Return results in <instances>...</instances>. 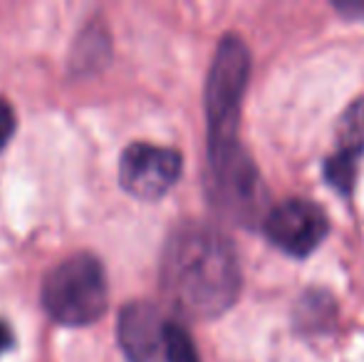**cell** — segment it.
Listing matches in <instances>:
<instances>
[{
    "label": "cell",
    "instance_id": "cell-10",
    "mask_svg": "<svg viewBox=\"0 0 364 362\" xmlns=\"http://www.w3.org/2000/svg\"><path fill=\"white\" fill-rule=\"evenodd\" d=\"M13 345V333H10V328L8 325L0 320V353H5V350Z\"/></svg>",
    "mask_w": 364,
    "mask_h": 362
},
{
    "label": "cell",
    "instance_id": "cell-4",
    "mask_svg": "<svg viewBox=\"0 0 364 362\" xmlns=\"http://www.w3.org/2000/svg\"><path fill=\"white\" fill-rule=\"evenodd\" d=\"M119 348L129 362H201L186 328L154 303L124 305L117 320Z\"/></svg>",
    "mask_w": 364,
    "mask_h": 362
},
{
    "label": "cell",
    "instance_id": "cell-2",
    "mask_svg": "<svg viewBox=\"0 0 364 362\" xmlns=\"http://www.w3.org/2000/svg\"><path fill=\"white\" fill-rule=\"evenodd\" d=\"M250 55L238 35H225L213 55L206 82L208 156L238 147L240 105L248 87Z\"/></svg>",
    "mask_w": 364,
    "mask_h": 362
},
{
    "label": "cell",
    "instance_id": "cell-7",
    "mask_svg": "<svg viewBox=\"0 0 364 362\" xmlns=\"http://www.w3.org/2000/svg\"><path fill=\"white\" fill-rule=\"evenodd\" d=\"M183 159L176 149L136 142L119 159V181L136 198H161L178 181Z\"/></svg>",
    "mask_w": 364,
    "mask_h": 362
},
{
    "label": "cell",
    "instance_id": "cell-1",
    "mask_svg": "<svg viewBox=\"0 0 364 362\" xmlns=\"http://www.w3.org/2000/svg\"><path fill=\"white\" fill-rule=\"evenodd\" d=\"M166 300L196 320L223 315L240 290V266L233 243L208 223H183L168 236L161 256Z\"/></svg>",
    "mask_w": 364,
    "mask_h": 362
},
{
    "label": "cell",
    "instance_id": "cell-5",
    "mask_svg": "<svg viewBox=\"0 0 364 362\" xmlns=\"http://www.w3.org/2000/svg\"><path fill=\"white\" fill-rule=\"evenodd\" d=\"M208 164H211L213 198L220 211L235 221H250L258 216L263 206V186L258 169L243 147L238 144L223 154L208 156Z\"/></svg>",
    "mask_w": 364,
    "mask_h": 362
},
{
    "label": "cell",
    "instance_id": "cell-6",
    "mask_svg": "<svg viewBox=\"0 0 364 362\" xmlns=\"http://www.w3.org/2000/svg\"><path fill=\"white\" fill-rule=\"evenodd\" d=\"M263 228L270 243H275L283 253L305 258L322 243L330 223L317 203L305 198H288L265 213Z\"/></svg>",
    "mask_w": 364,
    "mask_h": 362
},
{
    "label": "cell",
    "instance_id": "cell-8",
    "mask_svg": "<svg viewBox=\"0 0 364 362\" xmlns=\"http://www.w3.org/2000/svg\"><path fill=\"white\" fill-rule=\"evenodd\" d=\"M362 154H364V100L355 102L347 110V115L342 117L337 149L325 161L327 183H332L345 196L352 193Z\"/></svg>",
    "mask_w": 364,
    "mask_h": 362
},
{
    "label": "cell",
    "instance_id": "cell-9",
    "mask_svg": "<svg viewBox=\"0 0 364 362\" xmlns=\"http://www.w3.org/2000/svg\"><path fill=\"white\" fill-rule=\"evenodd\" d=\"M15 127H18V119H15V110L10 107V102L0 100V149L10 142Z\"/></svg>",
    "mask_w": 364,
    "mask_h": 362
},
{
    "label": "cell",
    "instance_id": "cell-3",
    "mask_svg": "<svg viewBox=\"0 0 364 362\" xmlns=\"http://www.w3.org/2000/svg\"><path fill=\"white\" fill-rule=\"evenodd\" d=\"M43 305L63 325H90L107 310L105 268L92 256H73L43 283Z\"/></svg>",
    "mask_w": 364,
    "mask_h": 362
}]
</instances>
